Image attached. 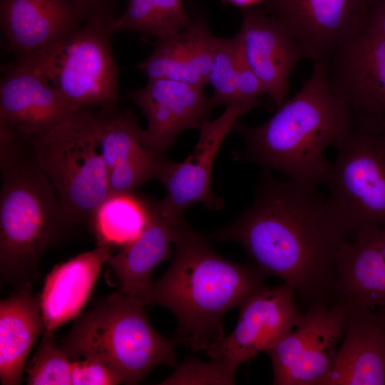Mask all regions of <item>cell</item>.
<instances>
[{"instance_id": "cell-15", "label": "cell", "mask_w": 385, "mask_h": 385, "mask_svg": "<svg viewBox=\"0 0 385 385\" xmlns=\"http://www.w3.org/2000/svg\"><path fill=\"white\" fill-rule=\"evenodd\" d=\"M3 71L0 120L20 136L43 135L80 110L31 66L16 61Z\"/></svg>"}, {"instance_id": "cell-7", "label": "cell", "mask_w": 385, "mask_h": 385, "mask_svg": "<svg viewBox=\"0 0 385 385\" xmlns=\"http://www.w3.org/2000/svg\"><path fill=\"white\" fill-rule=\"evenodd\" d=\"M337 149L327 183L332 216L349 237L367 226L385 230V124L354 122Z\"/></svg>"}, {"instance_id": "cell-30", "label": "cell", "mask_w": 385, "mask_h": 385, "mask_svg": "<svg viewBox=\"0 0 385 385\" xmlns=\"http://www.w3.org/2000/svg\"><path fill=\"white\" fill-rule=\"evenodd\" d=\"M71 385L122 384L119 374L106 363L93 358L72 361Z\"/></svg>"}, {"instance_id": "cell-5", "label": "cell", "mask_w": 385, "mask_h": 385, "mask_svg": "<svg viewBox=\"0 0 385 385\" xmlns=\"http://www.w3.org/2000/svg\"><path fill=\"white\" fill-rule=\"evenodd\" d=\"M71 361L100 360L137 384L160 365L176 366L175 342L153 327L144 306L120 291L81 314L58 344Z\"/></svg>"}, {"instance_id": "cell-11", "label": "cell", "mask_w": 385, "mask_h": 385, "mask_svg": "<svg viewBox=\"0 0 385 385\" xmlns=\"http://www.w3.org/2000/svg\"><path fill=\"white\" fill-rule=\"evenodd\" d=\"M259 101L239 100L227 105L223 113L199 128L200 137L193 153L184 161H169L159 180L166 189V197L156 203L158 210L173 218L183 217L189 206L202 202L211 210H218L222 202L211 190V173L215 158L237 118Z\"/></svg>"}, {"instance_id": "cell-16", "label": "cell", "mask_w": 385, "mask_h": 385, "mask_svg": "<svg viewBox=\"0 0 385 385\" xmlns=\"http://www.w3.org/2000/svg\"><path fill=\"white\" fill-rule=\"evenodd\" d=\"M129 96L148 120L147 129L141 130L143 145L161 154L183 131L208 121L214 107L203 87L168 79H148Z\"/></svg>"}, {"instance_id": "cell-9", "label": "cell", "mask_w": 385, "mask_h": 385, "mask_svg": "<svg viewBox=\"0 0 385 385\" xmlns=\"http://www.w3.org/2000/svg\"><path fill=\"white\" fill-rule=\"evenodd\" d=\"M350 302L307 307L296 326L270 346L274 385H319L342 342Z\"/></svg>"}, {"instance_id": "cell-33", "label": "cell", "mask_w": 385, "mask_h": 385, "mask_svg": "<svg viewBox=\"0 0 385 385\" xmlns=\"http://www.w3.org/2000/svg\"><path fill=\"white\" fill-rule=\"evenodd\" d=\"M237 6H246L259 0H228Z\"/></svg>"}, {"instance_id": "cell-13", "label": "cell", "mask_w": 385, "mask_h": 385, "mask_svg": "<svg viewBox=\"0 0 385 385\" xmlns=\"http://www.w3.org/2000/svg\"><path fill=\"white\" fill-rule=\"evenodd\" d=\"M369 1L269 0L268 7L304 58L327 63L339 42L364 23Z\"/></svg>"}, {"instance_id": "cell-22", "label": "cell", "mask_w": 385, "mask_h": 385, "mask_svg": "<svg viewBox=\"0 0 385 385\" xmlns=\"http://www.w3.org/2000/svg\"><path fill=\"white\" fill-rule=\"evenodd\" d=\"M217 37L202 21L158 40L153 52L135 67L148 79H168L204 87L207 83Z\"/></svg>"}, {"instance_id": "cell-21", "label": "cell", "mask_w": 385, "mask_h": 385, "mask_svg": "<svg viewBox=\"0 0 385 385\" xmlns=\"http://www.w3.org/2000/svg\"><path fill=\"white\" fill-rule=\"evenodd\" d=\"M185 222L184 217L164 215L156 204H151L144 230L107 262L117 277L119 291L134 297L148 287L156 267L170 257L171 245Z\"/></svg>"}, {"instance_id": "cell-31", "label": "cell", "mask_w": 385, "mask_h": 385, "mask_svg": "<svg viewBox=\"0 0 385 385\" xmlns=\"http://www.w3.org/2000/svg\"><path fill=\"white\" fill-rule=\"evenodd\" d=\"M83 12L86 22L109 26L118 16L115 0H72Z\"/></svg>"}, {"instance_id": "cell-32", "label": "cell", "mask_w": 385, "mask_h": 385, "mask_svg": "<svg viewBox=\"0 0 385 385\" xmlns=\"http://www.w3.org/2000/svg\"><path fill=\"white\" fill-rule=\"evenodd\" d=\"M364 24L385 36V0H370Z\"/></svg>"}, {"instance_id": "cell-23", "label": "cell", "mask_w": 385, "mask_h": 385, "mask_svg": "<svg viewBox=\"0 0 385 385\" xmlns=\"http://www.w3.org/2000/svg\"><path fill=\"white\" fill-rule=\"evenodd\" d=\"M31 284L19 287L0 302V379L3 385L21 383L26 359L38 338L45 332L39 297Z\"/></svg>"}, {"instance_id": "cell-26", "label": "cell", "mask_w": 385, "mask_h": 385, "mask_svg": "<svg viewBox=\"0 0 385 385\" xmlns=\"http://www.w3.org/2000/svg\"><path fill=\"white\" fill-rule=\"evenodd\" d=\"M191 23L183 0H127L124 12L109 28L112 34L132 31L162 40L177 34Z\"/></svg>"}, {"instance_id": "cell-27", "label": "cell", "mask_w": 385, "mask_h": 385, "mask_svg": "<svg viewBox=\"0 0 385 385\" xmlns=\"http://www.w3.org/2000/svg\"><path fill=\"white\" fill-rule=\"evenodd\" d=\"M241 49L237 35L230 38H216L215 47L207 78L213 88L210 98L213 106L228 105L236 101V84Z\"/></svg>"}, {"instance_id": "cell-24", "label": "cell", "mask_w": 385, "mask_h": 385, "mask_svg": "<svg viewBox=\"0 0 385 385\" xmlns=\"http://www.w3.org/2000/svg\"><path fill=\"white\" fill-rule=\"evenodd\" d=\"M340 247L336 259V300L385 307V260L364 227Z\"/></svg>"}, {"instance_id": "cell-1", "label": "cell", "mask_w": 385, "mask_h": 385, "mask_svg": "<svg viewBox=\"0 0 385 385\" xmlns=\"http://www.w3.org/2000/svg\"><path fill=\"white\" fill-rule=\"evenodd\" d=\"M212 236L240 244L267 277L281 279L306 306L336 301L337 255L349 237L317 187L265 173L253 203Z\"/></svg>"}, {"instance_id": "cell-25", "label": "cell", "mask_w": 385, "mask_h": 385, "mask_svg": "<svg viewBox=\"0 0 385 385\" xmlns=\"http://www.w3.org/2000/svg\"><path fill=\"white\" fill-rule=\"evenodd\" d=\"M150 212L151 203L134 192H109L88 224L98 245L122 247L141 233Z\"/></svg>"}, {"instance_id": "cell-14", "label": "cell", "mask_w": 385, "mask_h": 385, "mask_svg": "<svg viewBox=\"0 0 385 385\" xmlns=\"http://www.w3.org/2000/svg\"><path fill=\"white\" fill-rule=\"evenodd\" d=\"M93 115L110 192H134L150 180H159L170 160L143 145L142 129L133 113L110 105L93 111Z\"/></svg>"}, {"instance_id": "cell-19", "label": "cell", "mask_w": 385, "mask_h": 385, "mask_svg": "<svg viewBox=\"0 0 385 385\" xmlns=\"http://www.w3.org/2000/svg\"><path fill=\"white\" fill-rule=\"evenodd\" d=\"M1 30L19 58L44 51L86 23L72 0H1Z\"/></svg>"}, {"instance_id": "cell-20", "label": "cell", "mask_w": 385, "mask_h": 385, "mask_svg": "<svg viewBox=\"0 0 385 385\" xmlns=\"http://www.w3.org/2000/svg\"><path fill=\"white\" fill-rule=\"evenodd\" d=\"M112 248L98 245L56 265L47 274L39 296L45 332L52 333L78 317L85 307L101 272L111 257Z\"/></svg>"}, {"instance_id": "cell-3", "label": "cell", "mask_w": 385, "mask_h": 385, "mask_svg": "<svg viewBox=\"0 0 385 385\" xmlns=\"http://www.w3.org/2000/svg\"><path fill=\"white\" fill-rule=\"evenodd\" d=\"M314 63L300 91L268 121L255 128L236 123L233 129L245 140V160L318 187L327 184L331 171L325 150L342 143L354 118L349 105L332 88L326 63Z\"/></svg>"}, {"instance_id": "cell-10", "label": "cell", "mask_w": 385, "mask_h": 385, "mask_svg": "<svg viewBox=\"0 0 385 385\" xmlns=\"http://www.w3.org/2000/svg\"><path fill=\"white\" fill-rule=\"evenodd\" d=\"M326 65L329 83L349 105L354 122L385 124V36L363 23L339 42Z\"/></svg>"}, {"instance_id": "cell-2", "label": "cell", "mask_w": 385, "mask_h": 385, "mask_svg": "<svg viewBox=\"0 0 385 385\" xmlns=\"http://www.w3.org/2000/svg\"><path fill=\"white\" fill-rule=\"evenodd\" d=\"M173 245L168 270L129 297L144 307L155 304L170 310L178 320V341L193 351H207L225 337L223 316L263 287L267 276L252 262L221 257L187 223Z\"/></svg>"}, {"instance_id": "cell-8", "label": "cell", "mask_w": 385, "mask_h": 385, "mask_svg": "<svg viewBox=\"0 0 385 385\" xmlns=\"http://www.w3.org/2000/svg\"><path fill=\"white\" fill-rule=\"evenodd\" d=\"M109 26L86 22L51 47L17 58L80 109L115 105L118 69Z\"/></svg>"}, {"instance_id": "cell-18", "label": "cell", "mask_w": 385, "mask_h": 385, "mask_svg": "<svg viewBox=\"0 0 385 385\" xmlns=\"http://www.w3.org/2000/svg\"><path fill=\"white\" fill-rule=\"evenodd\" d=\"M319 385H385V307L350 303L334 363Z\"/></svg>"}, {"instance_id": "cell-12", "label": "cell", "mask_w": 385, "mask_h": 385, "mask_svg": "<svg viewBox=\"0 0 385 385\" xmlns=\"http://www.w3.org/2000/svg\"><path fill=\"white\" fill-rule=\"evenodd\" d=\"M238 309L234 330L206 351L210 359L222 360L235 369L265 352L296 326L302 314L294 291L284 283L264 285Z\"/></svg>"}, {"instance_id": "cell-4", "label": "cell", "mask_w": 385, "mask_h": 385, "mask_svg": "<svg viewBox=\"0 0 385 385\" xmlns=\"http://www.w3.org/2000/svg\"><path fill=\"white\" fill-rule=\"evenodd\" d=\"M24 141L1 128L0 273L18 288L38 278L41 257L73 225L32 148L23 153Z\"/></svg>"}, {"instance_id": "cell-29", "label": "cell", "mask_w": 385, "mask_h": 385, "mask_svg": "<svg viewBox=\"0 0 385 385\" xmlns=\"http://www.w3.org/2000/svg\"><path fill=\"white\" fill-rule=\"evenodd\" d=\"M236 369L220 359L203 361L190 357L177 366L172 375L159 384L195 385V384H235Z\"/></svg>"}, {"instance_id": "cell-28", "label": "cell", "mask_w": 385, "mask_h": 385, "mask_svg": "<svg viewBox=\"0 0 385 385\" xmlns=\"http://www.w3.org/2000/svg\"><path fill=\"white\" fill-rule=\"evenodd\" d=\"M29 385H71L73 364L57 345L53 332H44L32 359L26 364Z\"/></svg>"}, {"instance_id": "cell-6", "label": "cell", "mask_w": 385, "mask_h": 385, "mask_svg": "<svg viewBox=\"0 0 385 385\" xmlns=\"http://www.w3.org/2000/svg\"><path fill=\"white\" fill-rule=\"evenodd\" d=\"M27 139L68 220L88 222L110 192L93 111L78 110L46 134Z\"/></svg>"}, {"instance_id": "cell-17", "label": "cell", "mask_w": 385, "mask_h": 385, "mask_svg": "<svg viewBox=\"0 0 385 385\" xmlns=\"http://www.w3.org/2000/svg\"><path fill=\"white\" fill-rule=\"evenodd\" d=\"M237 36L264 93L279 108L286 101L290 75L304 58L299 46L282 24L262 9L244 14Z\"/></svg>"}]
</instances>
